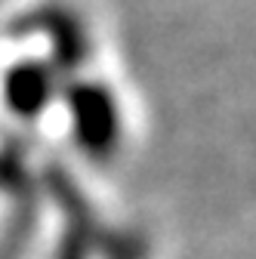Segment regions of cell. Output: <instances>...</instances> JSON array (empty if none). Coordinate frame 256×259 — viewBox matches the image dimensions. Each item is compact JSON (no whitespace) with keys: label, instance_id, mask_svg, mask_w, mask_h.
<instances>
[{"label":"cell","instance_id":"6da1fadb","mask_svg":"<svg viewBox=\"0 0 256 259\" xmlns=\"http://www.w3.org/2000/svg\"><path fill=\"white\" fill-rule=\"evenodd\" d=\"M71 136L87 157H111L120 145V105L99 80H74L65 90Z\"/></svg>","mask_w":256,"mask_h":259},{"label":"cell","instance_id":"7a4b0ae2","mask_svg":"<svg viewBox=\"0 0 256 259\" xmlns=\"http://www.w3.org/2000/svg\"><path fill=\"white\" fill-rule=\"evenodd\" d=\"M4 105L19 120H34L56 99V71L40 59H22L0 80Z\"/></svg>","mask_w":256,"mask_h":259}]
</instances>
